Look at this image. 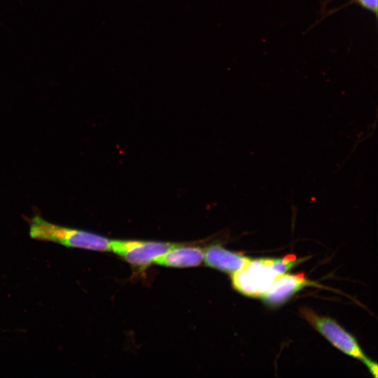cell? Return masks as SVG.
Masks as SVG:
<instances>
[{
  "label": "cell",
  "instance_id": "1",
  "mask_svg": "<svg viewBox=\"0 0 378 378\" xmlns=\"http://www.w3.org/2000/svg\"><path fill=\"white\" fill-rule=\"evenodd\" d=\"M297 261L293 254L281 258L249 259L242 268L232 274V286L243 295L261 298L275 279L290 270Z\"/></svg>",
  "mask_w": 378,
  "mask_h": 378
},
{
  "label": "cell",
  "instance_id": "2",
  "mask_svg": "<svg viewBox=\"0 0 378 378\" xmlns=\"http://www.w3.org/2000/svg\"><path fill=\"white\" fill-rule=\"evenodd\" d=\"M29 235L32 239L52 241L71 248L111 251V240L106 237L88 231L57 225L39 216H35L31 219Z\"/></svg>",
  "mask_w": 378,
  "mask_h": 378
},
{
  "label": "cell",
  "instance_id": "3",
  "mask_svg": "<svg viewBox=\"0 0 378 378\" xmlns=\"http://www.w3.org/2000/svg\"><path fill=\"white\" fill-rule=\"evenodd\" d=\"M300 313L302 317L339 350L362 361L367 358L356 339L334 320L320 316L307 307L301 308Z\"/></svg>",
  "mask_w": 378,
  "mask_h": 378
},
{
  "label": "cell",
  "instance_id": "4",
  "mask_svg": "<svg viewBox=\"0 0 378 378\" xmlns=\"http://www.w3.org/2000/svg\"><path fill=\"white\" fill-rule=\"evenodd\" d=\"M176 244L145 241L111 240V251L137 267H146Z\"/></svg>",
  "mask_w": 378,
  "mask_h": 378
},
{
  "label": "cell",
  "instance_id": "5",
  "mask_svg": "<svg viewBox=\"0 0 378 378\" xmlns=\"http://www.w3.org/2000/svg\"><path fill=\"white\" fill-rule=\"evenodd\" d=\"M315 285L308 281L304 273H284L278 276L269 289L261 297L270 306H278L307 286Z\"/></svg>",
  "mask_w": 378,
  "mask_h": 378
},
{
  "label": "cell",
  "instance_id": "6",
  "mask_svg": "<svg viewBox=\"0 0 378 378\" xmlns=\"http://www.w3.org/2000/svg\"><path fill=\"white\" fill-rule=\"evenodd\" d=\"M204 259L209 267L232 274L242 268L250 258L214 244L204 249Z\"/></svg>",
  "mask_w": 378,
  "mask_h": 378
},
{
  "label": "cell",
  "instance_id": "7",
  "mask_svg": "<svg viewBox=\"0 0 378 378\" xmlns=\"http://www.w3.org/2000/svg\"><path fill=\"white\" fill-rule=\"evenodd\" d=\"M204 258V250L200 247L176 244L158 258L155 262L167 267H188L200 265Z\"/></svg>",
  "mask_w": 378,
  "mask_h": 378
},
{
  "label": "cell",
  "instance_id": "8",
  "mask_svg": "<svg viewBox=\"0 0 378 378\" xmlns=\"http://www.w3.org/2000/svg\"><path fill=\"white\" fill-rule=\"evenodd\" d=\"M352 4L358 5L361 8L372 13L375 17V20H377V13H378V0H350L345 4L340 6L339 8H337L334 10H330L329 12L323 13L320 20H321L322 19H324L325 18L328 17V15L331 14H333L334 13L338 11L339 10L346 8Z\"/></svg>",
  "mask_w": 378,
  "mask_h": 378
},
{
  "label": "cell",
  "instance_id": "9",
  "mask_svg": "<svg viewBox=\"0 0 378 378\" xmlns=\"http://www.w3.org/2000/svg\"><path fill=\"white\" fill-rule=\"evenodd\" d=\"M363 362L369 368V370H370V372L372 374V375H374V377L377 378V363L375 362H373V361L370 360L368 358H366Z\"/></svg>",
  "mask_w": 378,
  "mask_h": 378
}]
</instances>
